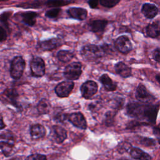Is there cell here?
I'll list each match as a JSON object with an SVG mask.
<instances>
[{"label":"cell","mask_w":160,"mask_h":160,"mask_svg":"<svg viewBox=\"0 0 160 160\" xmlns=\"http://www.w3.org/2000/svg\"><path fill=\"white\" fill-rule=\"evenodd\" d=\"M67 12L69 14V16L72 18L79 21L84 20L87 18L88 15L87 10L81 8H70L68 9Z\"/></svg>","instance_id":"cell-13"},{"label":"cell","mask_w":160,"mask_h":160,"mask_svg":"<svg viewBox=\"0 0 160 160\" xmlns=\"http://www.w3.org/2000/svg\"><path fill=\"white\" fill-rule=\"evenodd\" d=\"M139 143L143 146L149 147V146H152L155 145L156 141L153 139L145 137V138H141V139H139Z\"/></svg>","instance_id":"cell-29"},{"label":"cell","mask_w":160,"mask_h":160,"mask_svg":"<svg viewBox=\"0 0 160 160\" xmlns=\"http://www.w3.org/2000/svg\"><path fill=\"white\" fill-rule=\"evenodd\" d=\"M136 97L139 102L142 103L152 104L156 100V98L142 84H139L136 89Z\"/></svg>","instance_id":"cell-7"},{"label":"cell","mask_w":160,"mask_h":160,"mask_svg":"<svg viewBox=\"0 0 160 160\" xmlns=\"http://www.w3.org/2000/svg\"><path fill=\"white\" fill-rule=\"evenodd\" d=\"M82 96L86 99H89L91 98L98 91V84L94 81H87L84 82L80 88Z\"/></svg>","instance_id":"cell-9"},{"label":"cell","mask_w":160,"mask_h":160,"mask_svg":"<svg viewBox=\"0 0 160 160\" xmlns=\"http://www.w3.org/2000/svg\"><path fill=\"white\" fill-rule=\"evenodd\" d=\"M31 74L36 78H40L45 74V63L43 59L39 57H35L32 59L30 62Z\"/></svg>","instance_id":"cell-6"},{"label":"cell","mask_w":160,"mask_h":160,"mask_svg":"<svg viewBox=\"0 0 160 160\" xmlns=\"http://www.w3.org/2000/svg\"><path fill=\"white\" fill-rule=\"evenodd\" d=\"M50 138L58 144H61L67 138V132L65 129L59 125H54L51 128Z\"/></svg>","instance_id":"cell-10"},{"label":"cell","mask_w":160,"mask_h":160,"mask_svg":"<svg viewBox=\"0 0 160 160\" xmlns=\"http://www.w3.org/2000/svg\"><path fill=\"white\" fill-rule=\"evenodd\" d=\"M5 126H6V125L4 122L3 119H2V116H0V129H2L3 128H4Z\"/></svg>","instance_id":"cell-37"},{"label":"cell","mask_w":160,"mask_h":160,"mask_svg":"<svg viewBox=\"0 0 160 160\" xmlns=\"http://www.w3.org/2000/svg\"><path fill=\"white\" fill-rule=\"evenodd\" d=\"M104 51V49L102 47L94 44H89L84 46L81 49V54L84 59L92 61L102 57Z\"/></svg>","instance_id":"cell-2"},{"label":"cell","mask_w":160,"mask_h":160,"mask_svg":"<svg viewBox=\"0 0 160 160\" xmlns=\"http://www.w3.org/2000/svg\"><path fill=\"white\" fill-rule=\"evenodd\" d=\"M141 12L146 18L152 19L158 14V8L154 4L145 3L142 5Z\"/></svg>","instance_id":"cell-14"},{"label":"cell","mask_w":160,"mask_h":160,"mask_svg":"<svg viewBox=\"0 0 160 160\" xmlns=\"http://www.w3.org/2000/svg\"><path fill=\"white\" fill-rule=\"evenodd\" d=\"M69 2L70 1L68 0H48L46 2V4L49 7L57 8L68 4Z\"/></svg>","instance_id":"cell-26"},{"label":"cell","mask_w":160,"mask_h":160,"mask_svg":"<svg viewBox=\"0 0 160 160\" xmlns=\"http://www.w3.org/2000/svg\"><path fill=\"white\" fill-rule=\"evenodd\" d=\"M67 115L62 112H58L56 115H54V119L58 121H61L62 122L64 120L67 119Z\"/></svg>","instance_id":"cell-32"},{"label":"cell","mask_w":160,"mask_h":160,"mask_svg":"<svg viewBox=\"0 0 160 160\" xmlns=\"http://www.w3.org/2000/svg\"><path fill=\"white\" fill-rule=\"evenodd\" d=\"M114 46L116 49L122 54L128 53L132 48L129 39L126 36H121L118 38L114 42Z\"/></svg>","instance_id":"cell-11"},{"label":"cell","mask_w":160,"mask_h":160,"mask_svg":"<svg viewBox=\"0 0 160 160\" xmlns=\"http://www.w3.org/2000/svg\"><path fill=\"white\" fill-rule=\"evenodd\" d=\"M153 132L155 134V136H156V137L158 139V141L159 142V126L154 128Z\"/></svg>","instance_id":"cell-36"},{"label":"cell","mask_w":160,"mask_h":160,"mask_svg":"<svg viewBox=\"0 0 160 160\" xmlns=\"http://www.w3.org/2000/svg\"><path fill=\"white\" fill-rule=\"evenodd\" d=\"M24 160H47V158L45 155L35 153L28 156Z\"/></svg>","instance_id":"cell-30"},{"label":"cell","mask_w":160,"mask_h":160,"mask_svg":"<svg viewBox=\"0 0 160 160\" xmlns=\"http://www.w3.org/2000/svg\"><path fill=\"white\" fill-rule=\"evenodd\" d=\"M15 144V138L11 132L0 134V149L5 156H9Z\"/></svg>","instance_id":"cell-3"},{"label":"cell","mask_w":160,"mask_h":160,"mask_svg":"<svg viewBox=\"0 0 160 160\" xmlns=\"http://www.w3.org/2000/svg\"><path fill=\"white\" fill-rule=\"evenodd\" d=\"M99 2V0H89L88 1L89 5L91 8H97Z\"/></svg>","instance_id":"cell-35"},{"label":"cell","mask_w":160,"mask_h":160,"mask_svg":"<svg viewBox=\"0 0 160 160\" xmlns=\"http://www.w3.org/2000/svg\"><path fill=\"white\" fill-rule=\"evenodd\" d=\"M0 1H5V0H0Z\"/></svg>","instance_id":"cell-40"},{"label":"cell","mask_w":160,"mask_h":160,"mask_svg":"<svg viewBox=\"0 0 160 160\" xmlns=\"http://www.w3.org/2000/svg\"><path fill=\"white\" fill-rule=\"evenodd\" d=\"M156 79H157V81H158V82H159V74H158L157 75H156Z\"/></svg>","instance_id":"cell-38"},{"label":"cell","mask_w":160,"mask_h":160,"mask_svg":"<svg viewBox=\"0 0 160 160\" xmlns=\"http://www.w3.org/2000/svg\"><path fill=\"white\" fill-rule=\"evenodd\" d=\"M99 81L107 91H114L117 88V84L113 82L107 74L101 75L99 78Z\"/></svg>","instance_id":"cell-18"},{"label":"cell","mask_w":160,"mask_h":160,"mask_svg":"<svg viewBox=\"0 0 160 160\" xmlns=\"http://www.w3.org/2000/svg\"><path fill=\"white\" fill-rule=\"evenodd\" d=\"M60 12H61V9L58 8H55L47 11L45 13V16L49 18L54 19L59 16Z\"/></svg>","instance_id":"cell-27"},{"label":"cell","mask_w":160,"mask_h":160,"mask_svg":"<svg viewBox=\"0 0 160 160\" xmlns=\"http://www.w3.org/2000/svg\"><path fill=\"white\" fill-rule=\"evenodd\" d=\"M116 72L124 78L129 77L131 75V68L123 62H118L114 66Z\"/></svg>","instance_id":"cell-17"},{"label":"cell","mask_w":160,"mask_h":160,"mask_svg":"<svg viewBox=\"0 0 160 160\" xmlns=\"http://www.w3.org/2000/svg\"><path fill=\"white\" fill-rule=\"evenodd\" d=\"M152 58L154 60H155L157 62H159V59H160V50L159 48H156L153 53H152Z\"/></svg>","instance_id":"cell-33"},{"label":"cell","mask_w":160,"mask_h":160,"mask_svg":"<svg viewBox=\"0 0 160 160\" xmlns=\"http://www.w3.org/2000/svg\"><path fill=\"white\" fill-rule=\"evenodd\" d=\"M30 134L34 139L42 138L46 134V129L42 125L38 123L32 124L30 127Z\"/></svg>","instance_id":"cell-16"},{"label":"cell","mask_w":160,"mask_h":160,"mask_svg":"<svg viewBox=\"0 0 160 160\" xmlns=\"http://www.w3.org/2000/svg\"><path fill=\"white\" fill-rule=\"evenodd\" d=\"M119 160H129V159H126V158H121V159H119Z\"/></svg>","instance_id":"cell-39"},{"label":"cell","mask_w":160,"mask_h":160,"mask_svg":"<svg viewBox=\"0 0 160 160\" xmlns=\"http://www.w3.org/2000/svg\"><path fill=\"white\" fill-rule=\"evenodd\" d=\"M61 40L59 38H52L45 40L39 43V47L46 51H51L57 48L61 45Z\"/></svg>","instance_id":"cell-15"},{"label":"cell","mask_w":160,"mask_h":160,"mask_svg":"<svg viewBox=\"0 0 160 160\" xmlns=\"http://www.w3.org/2000/svg\"><path fill=\"white\" fill-rule=\"evenodd\" d=\"M37 16L38 14L34 11H27L21 14L22 22L29 26H32L34 25Z\"/></svg>","instance_id":"cell-21"},{"label":"cell","mask_w":160,"mask_h":160,"mask_svg":"<svg viewBox=\"0 0 160 160\" xmlns=\"http://www.w3.org/2000/svg\"><path fill=\"white\" fill-rule=\"evenodd\" d=\"M4 95L6 98L10 101L13 105L18 107L17 105V98L18 96V94L15 89H7L4 92Z\"/></svg>","instance_id":"cell-24"},{"label":"cell","mask_w":160,"mask_h":160,"mask_svg":"<svg viewBox=\"0 0 160 160\" xmlns=\"http://www.w3.org/2000/svg\"><path fill=\"white\" fill-rule=\"evenodd\" d=\"M159 109V104L142 102H131L128 104L127 114L147 124H154Z\"/></svg>","instance_id":"cell-1"},{"label":"cell","mask_w":160,"mask_h":160,"mask_svg":"<svg viewBox=\"0 0 160 160\" xmlns=\"http://www.w3.org/2000/svg\"><path fill=\"white\" fill-rule=\"evenodd\" d=\"M82 74V64L79 62H73L66 66L64 76L69 81L78 79Z\"/></svg>","instance_id":"cell-5"},{"label":"cell","mask_w":160,"mask_h":160,"mask_svg":"<svg viewBox=\"0 0 160 160\" xmlns=\"http://www.w3.org/2000/svg\"><path fill=\"white\" fill-rule=\"evenodd\" d=\"M57 58L62 62H68L74 58V54L69 51L61 50L58 52Z\"/></svg>","instance_id":"cell-25"},{"label":"cell","mask_w":160,"mask_h":160,"mask_svg":"<svg viewBox=\"0 0 160 160\" xmlns=\"http://www.w3.org/2000/svg\"><path fill=\"white\" fill-rule=\"evenodd\" d=\"M120 0H99V3L106 8H112L115 6Z\"/></svg>","instance_id":"cell-28"},{"label":"cell","mask_w":160,"mask_h":160,"mask_svg":"<svg viewBox=\"0 0 160 160\" xmlns=\"http://www.w3.org/2000/svg\"><path fill=\"white\" fill-rule=\"evenodd\" d=\"M74 84L72 81H65L58 84L55 88L54 91L56 95L61 98H67L72 92Z\"/></svg>","instance_id":"cell-8"},{"label":"cell","mask_w":160,"mask_h":160,"mask_svg":"<svg viewBox=\"0 0 160 160\" xmlns=\"http://www.w3.org/2000/svg\"><path fill=\"white\" fill-rule=\"evenodd\" d=\"M7 38V32L2 27L0 26V42L4 41Z\"/></svg>","instance_id":"cell-34"},{"label":"cell","mask_w":160,"mask_h":160,"mask_svg":"<svg viewBox=\"0 0 160 160\" xmlns=\"http://www.w3.org/2000/svg\"><path fill=\"white\" fill-rule=\"evenodd\" d=\"M26 63L21 56H16L11 61L10 74L12 78L19 79L22 75L25 69Z\"/></svg>","instance_id":"cell-4"},{"label":"cell","mask_w":160,"mask_h":160,"mask_svg":"<svg viewBox=\"0 0 160 160\" xmlns=\"http://www.w3.org/2000/svg\"><path fill=\"white\" fill-rule=\"evenodd\" d=\"M131 157L137 160H151L149 154L138 148H131L129 151Z\"/></svg>","instance_id":"cell-19"},{"label":"cell","mask_w":160,"mask_h":160,"mask_svg":"<svg viewBox=\"0 0 160 160\" xmlns=\"http://www.w3.org/2000/svg\"><path fill=\"white\" fill-rule=\"evenodd\" d=\"M159 24L158 22H152L146 27V33L148 36L155 38L159 36Z\"/></svg>","instance_id":"cell-22"},{"label":"cell","mask_w":160,"mask_h":160,"mask_svg":"<svg viewBox=\"0 0 160 160\" xmlns=\"http://www.w3.org/2000/svg\"><path fill=\"white\" fill-rule=\"evenodd\" d=\"M132 148L131 144L128 143V142H124L122 144H119V148H118L119 149V152H124V151H128L129 149H131V148Z\"/></svg>","instance_id":"cell-31"},{"label":"cell","mask_w":160,"mask_h":160,"mask_svg":"<svg viewBox=\"0 0 160 160\" xmlns=\"http://www.w3.org/2000/svg\"><path fill=\"white\" fill-rule=\"evenodd\" d=\"M67 119L74 126L78 128L86 129L87 128V122L85 117L80 112H72L70 114H68Z\"/></svg>","instance_id":"cell-12"},{"label":"cell","mask_w":160,"mask_h":160,"mask_svg":"<svg viewBox=\"0 0 160 160\" xmlns=\"http://www.w3.org/2000/svg\"><path fill=\"white\" fill-rule=\"evenodd\" d=\"M106 20H94L89 24V28L91 31L96 33H101L103 32L108 24Z\"/></svg>","instance_id":"cell-20"},{"label":"cell","mask_w":160,"mask_h":160,"mask_svg":"<svg viewBox=\"0 0 160 160\" xmlns=\"http://www.w3.org/2000/svg\"><path fill=\"white\" fill-rule=\"evenodd\" d=\"M50 107L49 101L46 98H42L39 101L37 105V109L40 114H45L49 112Z\"/></svg>","instance_id":"cell-23"}]
</instances>
